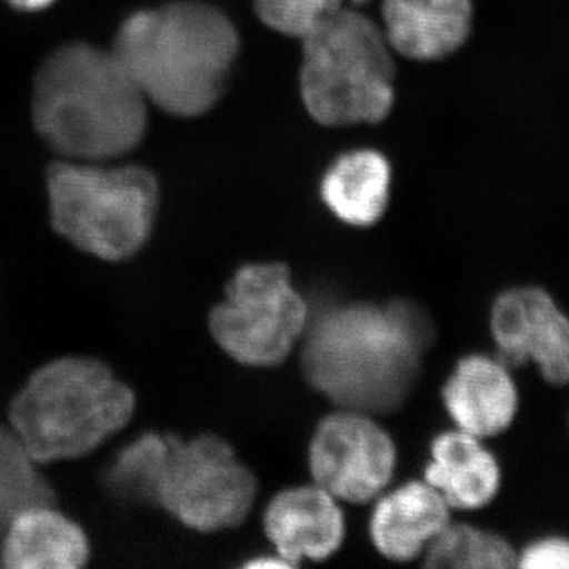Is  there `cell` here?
I'll use <instances>...</instances> for the list:
<instances>
[{
  "label": "cell",
  "instance_id": "obj_1",
  "mask_svg": "<svg viewBox=\"0 0 569 569\" xmlns=\"http://www.w3.org/2000/svg\"><path fill=\"white\" fill-rule=\"evenodd\" d=\"M432 339V321L415 302L331 307L307 326L302 372L339 408L389 413L413 391Z\"/></svg>",
  "mask_w": 569,
  "mask_h": 569
},
{
  "label": "cell",
  "instance_id": "obj_2",
  "mask_svg": "<svg viewBox=\"0 0 569 569\" xmlns=\"http://www.w3.org/2000/svg\"><path fill=\"white\" fill-rule=\"evenodd\" d=\"M112 497L163 509L186 529L216 533L241 526L258 482L216 433L182 438L148 430L123 445L102 473Z\"/></svg>",
  "mask_w": 569,
  "mask_h": 569
},
{
  "label": "cell",
  "instance_id": "obj_3",
  "mask_svg": "<svg viewBox=\"0 0 569 569\" xmlns=\"http://www.w3.org/2000/svg\"><path fill=\"white\" fill-rule=\"evenodd\" d=\"M112 52L146 102L194 118L211 110L227 89L239 33L223 11L182 0L127 18Z\"/></svg>",
  "mask_w": 569,
  "mask_h": 569
},
{
  "label": "cell",
  "instance_id": "obj_4",
  "mask_svg": "<svg viewBox=\"0 0 569 569\" xmlns=\"http://www.w3.org/2000/svg\"><path fill=\"white\" fill-rule=\"evenodd\" d=\"M32 119L41 140L67 159L104 162L140 144L148 102L114 52L70 43L41 62Z\"/></svg>",
  "mask_w": 569,
  "mask_h": 569
},
{
  "label": "cell",
  "instance_id": "obj_5",
  "mask_svg": "<svg viewBox=\"0 0 569 569\" xmlns=\"http://www.w3.org/2000/svg\"><path fill=\"white\" fill-rule=\"evenodd\" d=\"M137 392L96 356H59L14 392L7 426L40 467L91 456L132 422Z\"/></svg>",
  "mask_w": 569,
  "mask_h": 569
},
{
  "label": "cell",
  "instance_id": "obj_6",
  "mask_svg": "<svg viewBox=\"0 0 569 569\" xmlns=\"http://www.w3.org/2000/svg\"><path fill=\"white\" fill-rule=\"evenodd\" d=\"M301 41L299 89L318 123L348 127L388 118L396 100L395 51L380 24L342 7Z\"/></svg>",
  "mask_w": 569,
  "mask_h": 569
},
{
  "label": "cell",
  "instance_id": "obj_7",
  "mask_svg": "<svg viewBox=\"0 0 569 569\" xmlns=\"http://www.w3.org/2000/svg\"><path fill=\"white\" fill-rule=\"evenodd\" d=\"M52 230L74 249L107 263H126L151 239L159 183L141 167L62 162L47 178Z\"/></svg>",
  "mask_w": 569,
  "mask_h": 569
},
{
  "label": "cell",
  "instance_id": "obj_8",
  "mask_svg": "<svg viewBox=\"0 0 569 569\" xmlns=\"http://www.w3.org/2000/svg\"><path fill=\"white\" fill-rule=\"evenodd\" d=\"M309 321L287 266L250 263L231 277L208 328L213 342L239 365L274 367L301 342Z\"/></svg>",
  "mask_w": 569,
  "mask_h": 569
},
{
  "label": "cell",
  "instance_id": "obj_9",
  "mask_svg": "<svg viewBox=\"0 0 569 569\" xmlns=\"http://www.w3.org/2000/svg\"><path fill=\"white\" fill-rule=\"evenodd\" d=\"M397 449L373 415L339 408L321 419L309 447L313 482L339 501L367 503L395 477Z\"/></svg>",
  "mask_w": 569,
  "mask_h": 569
},
{
  "label": "cell",
  "instance_id": "obj_10",
  "mask_svg": "<svg viewBox=\"0 0 569 569\" xmlns=\"http://www.w3.org/2000/svg\"><path fill=\"white\" fill-rule=\"evenodd\" d=\"M498 361L508 369L533 362L550 385H569V317L545 288L515 287L490 310Z\"/></svg>",
  "mask_w": 569,
  "mask_h": 569
},
{
  "label": "cell",
  "instance_id": "obj_11",
  "mask_svg": "<svg viewBox=\"0 0 569 569\" xmlns=\"http://www.w3.org/2000/svg\"><path fill=\"white\" fill-rule=\"evenodd\" d=\"M263 526L277 557L288 567L331 559L346 538L339 500L316 482L277 493L266 508Z\"/></svg>",
  "mask_w": 569,
  "mask_h": 569
},
{
  "label": "cell",
  "instance_id": "obj_12",
  "mask_svg": "<svg viewBox=\"0 0 569 569\" xmlns=\"http://www.w3.org/2000/svg\"><path fill=\"white\" fill-rule=\"evenodd\" d=\"M441 396L456 429L481 440L509 429L519 410L511 372L503 362L486 355L460 359Z\"/></svg>",
  "mask_w": 569,
  "mask_h": 569
},
{
  "label": "cell",
  "instance_id": "obj_13",
  "mask_svg": "<svg viewBox=\"0 0 569 569\" xmlns=\"http://www.w3.org/2000/svg\"><path fill=\"white\" fill-rule=\"evenodd\" d=\"M89 560L88 533L58 507V501L21 509L0 537L2 568L81 569Z\"/></svg>",
  "mask_w": 569,
  "mask_h": 569
},
{
  "label": "cell",
  "instance_id": "obj_14",
  "mask_svg": "<svg viewBox=\"0 0 569 569\" xmlns=\"http://www.w3.org/2000/svg\"><path fill=\"white\" fill-rule=\"evenodd\" d=\"M473 24L471 0H383L381 29L392 51L418 62L462 48Z\"/></svg>",
  "mask_w": 569,
  "mask_h": 569
},
{
  "label": "cell",
  "instance_id": "obj_15",
  "mask_svg": "<svg viewBox=\"0 0 569 569\" xmlns=\"http://www.w3.org/2000/svg\"><path fill=\"white\" fill-rule=\"evenodd\" d=\"M449 505L426 481H410L378 497L370 516V539L381 556L410 561L425 556L448 523Z\"/></svg>",
  "mask_w": 569,
  "mask_h": 569
},
{
  "label": "cell",
  "instance_id": "obj_16",
  "mask_svg": "<svg viewBox=\"0 0 569 569\" xmlns=\"http://www.w3.org/2000/svg\"><path fill=\"white\" fill-rule=\"evenodd\" d=\"M425 481L445 498L451 509L473 511L488 507L500 489L496 456L481 438L455 429L440 433L430 445Z\"/></svg>",
  "mask_w": 569,
  "mask_h": 569
},
{
  "label": "cell",
  "instance_id": "obj_17",
  "mask_svg": "<svg viewBox=\"0 0 569 569\" xmlns=\"http://www.w3.org/2000/svg\"><path fill=\"white\" fill-rule=\"evenodd\" d=\"M391 183V164L383 153L355 149L331 163L321 179L320 194L340 222L369 228L387 212Z\"/></svg>",
  "mask_w": 569,
  "mask_h": 569
},
{
  "label": "cell",
  "instance_id": "obj_18",
  "mask_svg": "<svg viewBox=\"0 0 569 569\" xmlns=\"http://www.w3.org/2000/svg\"><path fill=\"white\" fill-rule=\"evenodd\" d=\"M422 557L430 568L509 569L518 567L519 553L493 531L449 522Z\"/></svg>",
  "mask_w": 569,
  "mask_h": 569
},
{
  "label": "cell",
  "instance_id": "obj_19",
  "mask_svg": "<svg viewBox=\"0 0 569 569\" xmlns=\"http://www.w3.org/2000/svg\"><path fill=\"white\" fill-rule=\"evenodd\" d=\"M51 501L58 496L43 467L33 462L7 422H0V537L21 509Z\"/></svg>",
  "mask_w": 569,
  "mask_h": 569
},
{
  "label": "cell",
  "instance_id": "obj_20",
  "mask_svg": "<svg viewBox=\"0 0 569 569\" xmlns=\"http://www.w3.org/2000/svg\"><path fill=\"white\" fill-rule=\"evenodd\" d=\"M253 6L269 29L302 40L326 18L342 9L343 0H253Z\"/></svg>",
  "mask_w": 569,
  "mask_h": 569
},
{
  "label": "cell",
  "instance_id": "obj_21",
  "mask_svg": "<svg viewBox=\"0 0 569 569\" xmlns=\"http://www.w3.org/2000/svg\"><path fill=\"white\" fill-rule=\"evenodd\" d=\"M523 569H569V539L542 538L531 542L518 557Z\"/></svg>",
  "mask_w": 569,
  "mask_h": 569
},
{
  "label": "cell",
  "instance_id": "obj_22",
  "mask_svg": "<svg viewBox=\"0 0 569 569\" xmlns=\"http://www.w3.org/2000/svg\"><path fill=\"white\" fill-rule=\"evenodd\" d=\"M13 9L21 11H40L48 9L54 0H6Z\"/></svg>",
  "mask_w": 569,
  "mask_h": 569
},
{
  "label": "cell",
  "instance_id": "obj_23",
  "mask_svg": "<svg viewBox=\"0 0 569 569\" xmlns=\"http://www.w3.org/2000/svg\"><path fill=\"white\" fill-rule=\"evenodd\" d=\"M353 2V6H365V3H369L370 0H351Z\"/></svg>",
  "mask_w": 569,
  "mask_h": 569
}]
</instances>
